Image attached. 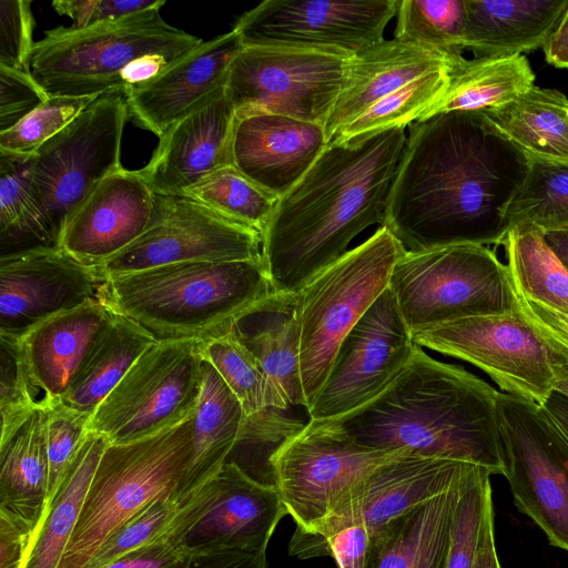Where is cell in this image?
I'll return each instance as SVG.
<instances>
[{
	"instance_id": "25",
	"label": "cell",
	"mask_w": 568,
	"mask_h": 568,
	"mask_svg": "<svg viewBox=\"0 0 568 568\" xmlns=\"http://www.w3.org/2000/svg\"><path fill=\"white\" fill-rule=\"evenodd\" d=\"M113 316L114 311L100 298L59 313L20 337L37 408L43 409L63 399Z\"/></svg>"
},
{
	"instance_id": "8",
	"label": "cell",
	"mask_w": 568,
	"mask_h": 568,
	"mask_svg": "<svg viewBox=\"0 0 568 568\" xmlns=\"http://www.w3.org/2000/svg\"><path fill=\"white\" fill-rule=\"evenodd\" d=\"M404 247L381 226L300 292V366L306 412L324 384L343 338L388 287Z\"/></svg>"
},
{
	"instance_id": "43",
	"label": "cell",
	"mask_w": 568,
	"mask_h": 568,
	"mask_svg": "<svg viewBox=\"0 0 568 568\" xmlns=\"http://www.w3.org/2000/svg\"><path fill=\"white\" fill-rule=\"evenodd\" d=\"M489 469L475 466L460 493L445 568H474L487 518L493 511Z\"/></svg>"
},
{
	"instance_id": "54",
	"label": "cell",
	"mask_w": 568,
	"mask_h": 568,
	"mask_svg": "<svg viewBox=\"0 0 568 568\" xmlns=\"http://www.w3.org/2000/svg\"><path fill=\"white\" fill-rule=\"evenodd\" d=\"M185 568H270L266 550H225L191 555Z\"/></svg>"
},
{
	"instance_id": "59",
	"label": "cell",
	"mask_w": 568,
	"mask_h": 568,
	"mask_svg": "<svg viewBox=\"0 0 568 568\" xmlns=\"http://www.w3.org/2000/svg\"><path fill=\"white\" fill-rule=\"evenodd\" d=\"M546 332L568 348V321L562 316H556L549 321Z\"/></svg>"
},
{
	"instance_id": "9",
	"label": "cell",
	"mask_w": 568,
	"mask_h": 568,
	"mask_svg": "<svg viewBox=\"0 0 568 568\" xmlns=\"http://www.w3.org/2000/svg\"><path fill=\"white\" fill-rule=\"evenodd\" d=\"M413 342L470 363L503 390L541 405L568 374V348L520 310L460 318L416 331Z\"/></svg>"
},
{
	"instance_id": "15",
	"label": "cell",
	"mask_w": 568,
	"mask_h": 568,
	"mask_svg": "<svg viewBox=\"0 0 568 568\" xmlns=\"http://www.w3.org/2000/svg\"><path fill=\"white\" fill-rule=\"evenodd\" d=\"M399 0H266L233 30L243 47L315 50L354 57L384 38Z\"/></svg>"
},
{
	"instance_id": "12",
	"label": "cell",
	"mask_w": 568,
	"mask_h": 568,
	"mask_svg": "<svg viewBox=\"0 0 568 568\" xmlns=\"http://www.w3.org/2000/svg\"><path fill=\"white\" fill-rule=\"evenodd\" d=\"M503 475L516 507L568 551V438L544 407L499 392Z\"/></svg>"
},
{
	"instance_id": "51",
	"label": "cell",
	"mask_w": 568,
	"mask_h": 568,
	"mask_svg": "<svg viewBox=\"0 0 568 568\" xmlns=\"http://www.w3.org/2000/svg\"><path fill=\"white\" fill-rule=\"evenodd\" d=\"M41 526L0 510V568H24Z\"/></svg>"
},
{
	"instance_id": "3",
	"label": "cell",
	"mask_w": 568,
	"mask_h": 568,
	"mask_svg": "<svg viewBox=\"0 0 568 568\" xmlns=\"http://www.w3.org/2000/svg\"><path fill=\"white\" fill-rule=\"evenodd\" d=\"M498 393L462 366L439 362L417 346L378 396L322 422L366 448L460 460L503 475Z\"/></svg>"
},
{
	"instance_id": "32",
	"label": "cell",
	"mask_w": 568,
	"mask_h": 568,
	"mask_svg": "<svg viewBox=\"0 0 568 568\" xmlns=\"http://www.w3.org/2000/svg\"><path fill=\"white\" fill-rule=\"evenodd\" d=\"M155 342L136 322L114 312L61 402L91 417L131 366Z\"/></svg>"
},
{
	"instance_id": "56",
	"label": "cell",
	"mask_w": 568,
	"mask_h": 568,
	"mask_svg": "<svg viewBox=\"0 0 568 568\" xmlns=\"http://www.w3.org/2000/svg\"><path fill=\"white\" fill-rule=\"evenodd\" d=\"M474 568H501L495 546L494 513L486 520Z\"/></svg>"
},
{
	"instance_id": "29",
	"label": "cell",
	"mask_w": 568,
	"mask_h": 568,
	"mask_svg": "<svg viewBox=\"0 0 568 568\" xmlns=\"http://www.w3.org/2000/svg\"><path fill=\"white\" fill-rule=\"evenodd\" d=\"M568 0H466L464 48L476 57H511L544 48Z\"/></svg>"
},
{
	"instance_id": "16",
	"label": "cell",
	"mask_w": 568,
	"mask_h": 568,
	"mask_svg": "<svg viewBox=\"0 0 568 568\" xmlns=\"http://www.w3.org/2000/svg\"><path fill=\"white\" fill-rule=\"evenodd\" d=\"M476 464L400 453L375 467L313 531L295 529L288 554L324 556L339 530L361 525L371 535L389 520L462 483Z\"/></svg>"
},
{
	"instance_id": "48",
	"label": "cell",
	"mask_w": 568,
	"mask_h": 568,
	"mask_svg": "<svg viewBox=\"0 0 568 568\" xmlns=\"http://www.w3.org/2000/svg\"><path fill=\"white\" fill-rule=\"evenodd\" d=\"M34 18L31 1H0V65L30 72ZM31 73V72H30Z\"/></svg>"
},
{
	"instance_id": "37",
	"label": "cell",
	"mask_w": 568,
	"mask_h": 568,
	"mask_svg": "<svg viewBox=\"0 0 568 568\" xmlns=\"http://www.w3.org/2000/svg\"><path fill=\"white\" fill-rule=\"evenodd\" d=\"M503 245L516 292L568 315V271L548 247L542 233L528 225H516Z\"/></svg>"
},
{
	"instance_id": "57",
	"label": "cell",
	"mask_w": 568,
	"mask_h": 568,
	"mask_svg": "<svg viewBox=\"0 0 568 568\" xmlns=\"http://www.w3.org/2000/svg\"><path fill=\"white\" fill-rule=\"evenodd\" d=\"M541 406L568 438V395L552 390Z\"/></svg>"
},
{
	"instance_id": "28",
	"label": "cell",
	"mask_w": 568,
	"mask_h": 568,
	"mask_svg": "<svg viewBox=\"0 0 568 568\" xmlns=\"http://www.w3.org/2000/svg\"><path fill=\"white\" fill-rule=\"evenodd\" d=\"M471 470L455 487L371 535L365 568H445L456 506Z\"/></svg>"
},
{
	"instance_id": "18",
	"label": "cell",
	"mask_w": 568,
	"mask_h": 568,
	"mask_svg": "<svg viewBox=\"0 0 568 568\" xmlns=\"http://www.w3.org/2000/svg\"><path fill=\"white\" fill-rule=\"evenodd\" d=\"M416 347L387 287L339 344L307 409L310 419H334L374 399L403 372Z\"/></svg>"
},
{
	"instance_id": "40",
	"label": "cell",
	"mask_w": 568,
	"mask_h": 568,
	"mask_svg": "<svg viewBox=\"0 0 568 568\" xmlns=\"http://www.w3.org/2000/svg\"><path fill=\"white\" fill-rule=\"evenodd\" d=\"M506 216L510 229L528 225L541 233L568 230V162L530 156L527 178Z\"/></svg>"
},
{
	"instance_id": "33",
	"label": "cell",
	"mask_w": 568,
	"mask_h": 568,
	"mask_svg": "<svg viewBox=\"0 0 568 568\" xmlns=\"http://www.w3.org/2000/svg\"><path fill=\"white\" fill-rule=\"evenodd\" d=\"M480 112L529 156L568 162V98L560 91L534 85Z\"/></svg>"
},
{
	"instance_id": "2",
	"label": "cell",
	"mask_w": 568,
	"mask_h": 568,
	"mask_svg": "<svg viewBox=\"0 0 568 568\" xmlns=\"http://www.w3.org/2000/svg\"><path fill=\"white\" fill-rule=\"evenodd\" d=\"M405 129L328 143L277 200L262 233V258L273 291L298 293L341 260L365 229L383 226L407 141Z\"/></svg>"
},
{
	"instance_id": "53",
	"label": "cell",
	"mask_w": 568,
	"mask_h": 568,
	"mask_svg": "<svg viewBox=\"0 0 568 568\" xmlns=\"http://www.w3.org/2000/svg\"><path fill=\"white\" fill-rule=\"evenodd\" d=\"M371 534L361 525L339 530L325 545L324 556H332L338 568H365Z\"/></svg>"
},
{
	"instance_id": "10",
	"label": "cell",
	"mask_w": 568,
	"mask_h": 568,
	"mask_svg": "<svg viewBox=\"0 0 568 568\" xmlns=\"http://www.w3.org/2000/svg\"><path fill=\"white\" fill-rule=\"evenodd\" d=\"M128 115L124 92H105L32 154L33 196L58 244L87 197L122 168Z\"/></svg>"
},
{
	"instance_id": "21",
	"label": "cell",
	"mask_w": 568,
	"mask_h": 568,
	"mask_svg": "<svg viewBox=\"0 0 568 568\" xmlns=\"http://www.w3.org/2000/svg\"><path fill=\"white\" fill-rule=\"evenodd\" d=\"M154 204L155 193L141 170L122 166L77 210L60 236L59 248L97 268L143 234Z\"/></svg>"
},
{
	"instance_id": "5",
	"label": "cell",
	"mask_w": 568,
	"mask_h": 568,
	"mask_svg": "<svg viewBox=\"0 0 568 568\" xmlns=\"http://www.w3.org/2000/svg\"><path fill=\"white\" fill-rule=\"evenodd\" d=\"M161 9L89 28L47 30L32 51V77L50 97L122 91L121 74L135 60L152 54L179 60L204 42L166 23Z\"/></svg>"
},
{
	"instance_id": "58",
	"label": "cell",
	"mask_w": 568,
	"mask_h": 568,
	"mask_svg": "<svg viewBox=\"0 0 568 568\" xmlns=\"http://www.w3.org/2000/svg\"><path fill=\"white\" fill-rule=\"evenodd\" d=\"M544 240L568 271V230L542 233Z\"/></svg>"
},
{
	"instance_id": "49",
	"label": "cell",
	"mask_w": 568,
	"mask_h": 568,
	"mask_svg": "<svg viewBox=\"0 0 568 568\" xmlns=\"http://www.w3.org/2000/svg\"><path fill=\"white\" fill-rule=\"evenodd\" d=\"M49 98L30 72L0 65V133L13 128Z\"/></svg>"
},
{
	"instance_id": "1",
	"label": "cell",
	"mask_w": 568,
	"mask_h": 568,
	"mask_svg": "<svg viewBox=\"0 0 568 568\" xmlns=\"http://www.w3.org/2000/svg\"><path fill=\"white\" fill-rule=\"evenodd\" d=\"M530 156L480 111L410 124L383 226L405 251L503 244Z\"/></svg>"
},
{
	"instance_id": "60",
	"label": "cell",
	"mask_w": 568,
	"mask_h": 568,
	"mask_svg": "<svg viewBox=\"0 0 568 568\" xmlns=\"http://www.w3.org/2000/svg\"><path fill=\"white\" fill-rule=\"evenodd\" d=\"M554 390L568 395V374L565 378L556 383Z\"/></svg>"
},
{
	"instance_id": "24",
	"label": "cell",
	"mask_w": 568,
	"mask_h": 568,
	"mask_svg": "<svg viewBox=\"0 0 568 568\" xmlns=\"http://www.w3.org/2000/svg\"><path fill=\"white\" fill-rule=\"evenodd\" d=\"M243 48L233 29L204 41L154 79L125 92L129 115L161 138L174 122L225 88L230 67Z\"/></svg>"
},
{
	"instance_id": "50",
	"label": "cell",
	"mask_w": 568,
	"mask_h": 568,
	"mask_svg": "<svg viewBox=\"0 0 568 568\" xmlns=\"http://www.w3.org/2000/svg\"><path fill=\"white\" fill-rule=\"evenodd\" d=\"M164 0H59L52 7L72 20V28L82 29L110 23L129 16L163 7Z\"/></svg>"
},
{
	"instance_id": "31",
	"label": "cell",
	"mask_w": 568,
	"mask_h": 568,
	"mask_svg": "<svg viewBox=\"0 0 568 568\" xmlns=\"http://www.w3.org/2000/svg\"><path fill=\"white\" fill-rule=\"evenodd\" d=\"M48 473L45 416L38 408L0 443V510L42 526L49 507Z\"/></svg>"
},
{
	"instance_id": "26",
	"label": "cell",
	"mask_w": 568,
	"mask_h": 568,
	"mask_svg": "<svg viewBox=\"0 0 568 568\" xmlns=\"http://www.w3.org/2000/svg\"><path fill=\"white\" fill-rule=\"evenodd\" d=\"M462 59L395 38L358 52L352 58L344 88L323 125L327 144L379 100L409 81Z\"/></svg>"
},
{
	"instance_id": "36",
	"label": "cell",
	"mask_w": 568,
	"mask_h": 568,
	"mask_svg": "<svg viewBox=\"0 0 568 568\" xmlns=\"http://www.w3.org/2000/svg\"><path fill=\"white\" fill-rule=\"evenodd\" d=\"M1 256L59 247L32 191V155L0 151Z\"/></svg>"
},
{
	"instance_id": "38",
	"label": "cell",
	"mask_w": 568,
	"mask_h": 568,
	"mask_svg": "<svg viewBox=\"0 0 568 568\" xmlns=\"http://www.w3.org/2000/svg\"><path fill=\"white\" fill-rule=\"evenodd\" d=\"M458 62L409 81L352 120L331 142H346L422 120L444 97Z\"/></svg>"
},
{
	"instance_id": "27",
	"label": "cell",
	"mask_w": 568,
	"mask_h": 568,
	"mask_svg": "<svg viewBox=\"0 0 568 568\" xmlns=\"http://www.w3.org/2000/svg\"><path fill=\"white\" fill-rule=\"evenodd\" d=\"M229 332L257 358L291 407L306 409L300 366L298 293L273 291L240 314Z\"/></svg>"
},
{
	"instance_id": "35",
	"label": "cell",
	"mask_w": 568,
	"mask_h": 568,
	"mask_svg": "<svg viewBox=\"0 0 568 568\" xmlns=\"http://www.w3.org/2000/svg\"><path fill=\"white\" fill-rule=\"evenodd\" d=\"M524 54L459 61L444 97L423 119L450 111H483L509 103L535 85ZM422 119V120H423Z\"/></svg>"
},
{
	"instance_id": "23",
	"label": "cell",
	"mask_w": 568,
	"mask_h": 568,
	"mask_svg": "<svg viewBox=\"0 0 568 568\" xmlns=\"http://www.w3.org/2000/svg\"><path fill=\"white\" fill-rule=\"evenodd\" d=\"M326 145L322 124L256 112L236 116L231 162L248 180L280 199L304 176Z\"/></svg>"
},
{
	"instance_id": "6",
	"label": "cell",
	"mask_w": 568,
	"mask_h": 568,
	"mask_svg": "<svg viewBox=\"0 0 568 568\" xmlns=\"http://www.w3.org/2000/svg\"><path fill=\"white\" fill-rule=\"evenodd\" d=\"M193 416L154 436L108 445L58 568H85L116 528L152 501L174 499L190 460Z\"/></svg>"
},
{
	"instance_id": "52",
	"label": "cell",
	"mask_w": 568,
	"mask_h": 568,
	"mask_svg": "<svg viewBox=\"0 0 568 568\" xmlns=\"http://www.w3.org/2000/svg\"><path fill=\"white\" fill-rule=\"evenodd\" d=\"M191 555L164 538L139 547L102 568H185Z\"/></svg>"
},
{
	"instance_id": "34",
	"label": "cell",
	"mask_w": 568,
	"mask_h": 568,
	"mask_svg": "<svg viewBox=\"0 0 568 568\" xmlns=\"http://www.w3.org/2000/svg\"><path fill=\"white\" fill-rule=\"evenodd\" d=\"M101 434L88 429L77 454L49 501L24 568H58L79 519L97 466L109 445Z\"/></svg>"
},
{
	"instance_id": "14",
	"label": "cell",
	"mask_w": 568,
	"mask_h": 568,
	"mask_svg": "<svg viewBox=\"0 0 568 568\" xmlns=\"http://www.w3.org/2000/svg\"><path fill=\"white\" fill-rule=\"evenodd\" d=\"M352 58L244 47L230 67L225 92L236 116L266 112L324 125L344 88Z\"/></svg>"
},
{
	"instance_id": "55",
	"label": "cell",
	"mask_w": 568,
	"mask_h": 568,
	"mask_svg": "<svg viewBox=\"0 0 568 568\" xmlns=\"http://www.w3.org/2000/svg\"><path fill=\"white\" fill-rule=\"evenodd\" d=\"M542 49L548 63L568 69V9Z\"/></svg>"
},
{
	"instance_id": "46",
	"label": "cell",
	"mask_w": 568,
	"mask_h": 568,
	"mask_svg": "<svg viewBox=\"0 0 568 568\" xmlns=\"http://www.w3.org/2000/svg\"><path fill=\"white\" fill-rule=\"evenodd\" d=\"M36 409L21 339L0 333V443L9 438Z\"/></svg>"
},
{
	"instance_id": "47",
	"label": "cell",
	"mask_w": 568,
	"mask_h": 568,
	"mask_svg": "<svg viewBox=\"0 0 568 568\" xmlns=\"http://www.w3.org/2000/svg\"><path fill=\"white\" fill-rule=\"evenodd\" d=\"M42 410L47 427L48 501H50L88 433L91 417L62 402L49 405Z\"/></svg>"
},
{
	"instance_id": "41",
	"label": "cell",
	"mask_w": 568,
	"mask_h": 568,
	"mask_svg": "<svg viewBox=\"0 0 568 568\" xmlns=\"http://www.w3.org/2000/svg\"><path fill=\"white\" fill-rule=\"evenodd\" d=\"M395 39L463 57L466 0H399Z\"/></svg>"
},
{
	"instance_id": "11",
	"label": "cell",
	"mask_w": 568,
	"mask_h": 568,
	"mask_svg": "<svg viewBox=\"0 0 568 568\" xmlns=\"http://www.w3.org/2000/svg\"><path fill=\"white\" fill-rule=\"evenodd\" d=\"M201 347V339L155 342L99 405L88 429L121 445L192 417L202 390Z\"/></svg>"
},
{
	"instance_id": "4",
	"label": "cell",
	"mask_w": 568,
	"mask_h": 568,
	"mask_svg": "<svg viewBox=\"0 0 568 568\" xmlns=\"http://www.w3.org/2000/svg\"><path fill=\"white\" fill-rule=\"evenodd\" d=\"M273 292L262 260L169 264L103 281L100 298L155 341L207 339Z\"/></svg>"
},
{
	"instance_id": "22",
	"label": "cell",
	"mask_w": 568,
	"mask_h": 568,
	"mask_svg": "<svg viewBox=\"0 0 568 568\" xmlns=\"http://www.w3.org/2000/svg\"><path fill=\"white\" fill-rule=\"evenodd\" d=\"M236 112L225 88L174 122L141 170L155 194L182 195L231 165Z\"/></svg>"
},
{
	"instance_id": "39",
	"label": "cell",
	"mask_w": 568,
	"mask_h": 568,
	"mask_svg": "<svg viewBox=\"0 0 568 568\" xmlns=\"http://www.w3.org/2000/svg\"><path fill=\"white\" fill-rule=\"evenodd\" d=\"M201 351L236 396L245 416L272 408L290 410L291 405L257 358L230 332L203 339Z\"/></svg>"
},
{
	"instance_id": "30",
	"label": "cell",
	"mask_w": 568,
	"mask_h": 568,
	"mask_svg": "<svg viewBox=\"0 0 568 568\" xmlns=\"http://www.w3.org/2000/svg\"><path fill=\"white\" fill-rule=\"evenodd\" d=\"M244 412L215 368L203 358V381L193 416L192 449L174 500L182 507L227 462L239 438Z\"/></svg>"
},
{
	"instance_id": "45",
	"label": "cell",
	"mask_w": 568,
	"mask_h": 568,
	"mask_svg": "<svg viewBox=\"0 0 568 568\" xmlns=\"http://www.w3.org/2000/svg\"><path fill=\"white\" fill-rule=\"evenodd\" d=\"M182 506L172 498H160L116 528L85 568H102L125 554L164 539Z\"/></svg>"
},
{
	"instance_id": "17",
	"label": "cell",
	"mask_w": 568,
	"mask_h": 568,
	"mask_svg": "<svg viewBox=\"0 0 568 568\" xmlns=\"http://www.w3.org/2000/svg\"><path fill=\"white\" fill-rule=\"evenodd\" d=\"M262 260L261 233L184 195L155 194L149 226L95 268L102 281L152 267L200 261Z\"/></svg>"
},
{
	"instance_id": "7",
	"label": "cell",
	"mask_w": 568,
	"mask_h": 568,
	"mask_svg": "<svg viewBox=\"0 0 568 568\" xmlns=\"http://www.w3.org/2000/svg\"><path fill=\"white\" fill-rule=\"evenodd\" d=\"M388 288L412 334L460 318L519 310L507 264L486 245L404 251Z\"/></svg>"
},
{
	"instance_id": "44",
	"label": "cell",
	"mask_w": 568,
	"mask_h": 568,
	"mask_svg": "<svg viewBox=\"0 0 568 568\" xmlns=\"http://www.w3.org/2000/svg\"><path fill=\"white\" fill-rule=\"evenodd\" d=\"M98 97H50L13 128L0 133V151L32 155Z\"/></svg>"
},
{
	"instance_id": "20",
	"label": "cell",
	"mask_w": 568,
	"mask_h": 568,
	"mask_svg": "<svg viewBox=\"0 0 568 568\" xmlns=\"http://www.w3.org/2000/svg\"><path fill=\"white\" fill-rule=\"evenodd\" d=\"M103 281L59 247L0 256V333L22 337L39 323L100 300Z\"/></svg>"
},
{
	"instance_id": "19",
	"label": "cell",
	"mask_w": 568,
	"mask_h": 568,
	"mask_svg": "<svg viewBox=\"0 0 568 568\" xmlns=\"http://www.w3.org/2000/svg\"><path fill=\"white\" fill-rule=\"evenodd\" d=\"M206 487L201 515L185 525L174 521L166 539L186 555L266 550L275 527L287 515L276 486L227 462Z\"/></svg>"
},
{
	"instance_id": "13",
	"label": "cell",
	"mask_w": 568,
	"mask_h": 568,
	"mask_svg": "<svg viewBox=\"0 0 568 568\" xmlns=\"http://www.w3.org/2000/svg\"><path fill=\"white\" fill-rule=\"evenodd\" d=\"M404 452L366 448L310 419L273 452L268 469L296 529L313 531L375 467Z\"/></svg>"
},
{
	"instance_id": "42",
	"label": "cell",
	"mask_w": 568,
	"mask_h": 568,
	"mask_svg": "<svg viewBox=\"0 0 568 568\" xmlns=\"http://www.w3.org/2000/svg\"><path fill=\"white\" fill-rule=\"evenodd\" d=\"M182 195L261 235L278 200L244 176L232 164L217 170Z\"/></svg>"
}]
</instances>
